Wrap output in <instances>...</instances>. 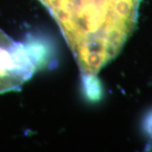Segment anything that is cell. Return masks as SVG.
<instances>
[{
	"mask_svg": "<svg viewBox=\"0 0 152 152\" xmlns=\"http://www.w3.org/2000/svg\"><path fill=\"white\" fill-rule=\"evenodd\" d=\"M48 11L84 78L96 77L134 31L141 0H37Z\"/></svg>",
	"mask_w": 152,
	"mask_h": 152,
	"instance_id": "cell-1",
	"label": "cell"
},
{
	"mask_svg": "<svg viewBox=\"0 0 152 152\" xmlns=\"http://www.w3.org/2000/svg\"><path fill=\"white\" fill-rule=\"evenodd\" d=\"M50 56L42 42L32 37L25 42H15L0 29V95L20 90L49 63Z\"/></svg>",
	"mask_w": 152,
	"mask_h": 152,
	"instance_id": "cell-2",
	"label": "cell"
},
{
	"mask_svg": "<svg viewBox=\"0 0 152 152\" xmlns=\"http://www.w3.org/2000/svg\"><path fill=\"white\" fill-rule=\"evenodd\" d=\"M145 129L152 140V112L147 116L145 120Z\"/></svg>",
	"mask_w": 152,
	"mask_h": 152,
	"instance_id": "cell-3",
	"label": "cell"
}]
</instances>
